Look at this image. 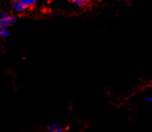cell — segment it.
<instances>
[{"mask_svg": "<svg viewBox=\"0 0 152 132\" xmlns=\"http://www.w3.org/2000/svg\"><path fill=\"white\" fill-rule=\"evenodd\" d=\"M17 21V18L10 14L3 12L0 14V27H8L13 26Z\"/></svg>", "mask_w": 152, "mask_h": 132, "instance_id": "cell-1", "label": "cell"}, {"mask_svg": "<svg viewBox=\"0 0 152 132\" xmlns=\"http://www.w3.org/2000/svg\"><path fill=\"white\" fill-rule=\"evenodd\" d=\"M12 7L13 11L16 14H21L26 11V8L23 5V3L20 2V0H14L12 3Z\"/></svg>", "mask_w": 152, "mask_h": 132, "instance_id": "cell-2", "label": "cell"}, {"mask_svg": "<svg viewBox=\"0 0 152 132\" xmlns=\"http://www.w3.org/2000/svg\"><path fill=\"white\" fill-rule=\"evenodd\" d=\"M20 2L26 8L33 7L37 3V0H20Z\"/></svg>", "mask_w": 152, "mask_h": 132, "instance_id": "cell-3", "label": "cell"}, {"mask_svg": "<svg viewBox=\"0 0 152 132\" xmlns=\"http://www.w3.org/2000/svg\"><path fill=\"white\" fill-rule=\"evenodd\" d=\"M11 34L8 27H0V36L3 38L8 37Z\"/></svg>", "mask_w": 152, "mask_h": 132, "instance_id": "cell-4", "label": "cell"}, {"mask_svg": "<svg viewBox=\"0 0 152 132\" xmlns=\"http://www.w3.org/2000/svg\"><path fill=\"white\" fill-rule=\"evenodd\" d=\"M58 127H59V124H58V123H50L48 126L47 131H48V132H53L56 129H58Z\"/></svg>", "mask_w": 152, "mask_h": 132, "instance_id": "cell-5", "label": "cell"}, {"mask_svg": "<svg viewBox=\"0 0 152 132\" xmlns=\"http://www.w3.org/2000/svg\"><path fill=\"white\" fill-rule=\"evenodd\" d=\"M74 3H75L77 6L81 7H85V6L87 4V0H75Z\"/></svg>", "mask_w": 152, "mask_h": 132, "instance_id": "cell-6", "label": "cell"}, {"mask_svg": "<svg viewBox=\"0 0 152 132\" xmlns=\"http://www.w3.org/2000/svg\"><path fill=\"white\" fill-rule=\"evenodd\" d=\"M53 132H65V131H64L63 128H60V127H58V129H56L55 131H54Z\"/></svg>", "mask_w": 152, "mask_h": 132, "instance_id": "cell-7", "label": "cell"}, {"mask_svg": "<svg viewBox=\"0 0 152 132\" xmlns=\"http://www.w3.org/2000/svg\"><path fill=\"white\" fill-rule=\"evenodd\" d=\"M146 100H147V103H151V102H152V97H151V96H149V97H147Z\"/></svg>", "mask_w": 152, "mask_h": 132, "instance_id": "cell-8", "label": "cell"}, {"mask_svg": "<svg viewBox=\"0 0 152 132\" xmlns=\"http://www.w3.org/2000/svg\"><path fill=\"white\" fill-rule=\"evenodd\" d=\"M69 1H70V2H75V0H69Z\"/></svg>", "mask_w": 152, "mask_h": 132, "instance_id": "cell-9", "label": "cell"}]
</instances>
